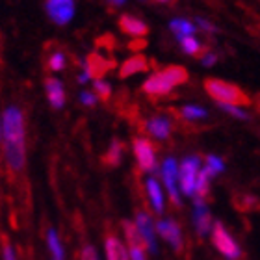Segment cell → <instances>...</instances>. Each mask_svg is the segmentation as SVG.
Segmentation results:
<instances>
[{
  "label": "cell",
  "mask_w": 260,
  "mask_h": 260,
  "mask_svg": "<svg viewBox=\"0 0 260 260\" xmlns=\"http://www.w3.org/2000/svg\"><path fill=\"white\" fill-rule=\"evenodd\" d=\"M2 132H4V154L6 162L13 173L24 168V119L21 110L10 106L2 115Z\"/></svg>",
  "instance_id": "6da1fadb"
},
{
  "label": "cell",
  "mask_w": 260,
  "mask_h": 260,
  "mask_svg": "<svg viewBox=\"0 0 260 260\" xmlns=\"http://www.w3.org/2000/svg\"><path fill=\"white\" fill-rule=\"evenodd\" d=\"M186 80H188V71L184 67H180V65H169L166 69L156 71L152 76H149L141 89L149 97H164L173 87L184 84Z\"/></svg>",
  "instance_id": "7a4b0ae2"
},
{
  "label": "cell",
  "mask_w": 260,
  "mask_h": 260,
  "mask_svg": "<svg viewBox=\"0 0 260 260\" xmlns=\"http://www.w3.org/2000/svg\"><path fill=\"white\" fill-rule=\"evenodd\" d=\"M205 89L208 91L217 104H233V106H249L251 99L245 95L244 89H240L236 84H229L219 78H206Z\"/></svg>",
  "instance_id": "3957f363"
},
{
  "label": "cell",
  "mask_w": 260,
  "mask_h": 260,
  "mask_svg": "<svg viewBox=\"0 0 260 260\" xmlns=\"http://www.w3.org/2000/svg\"><path fill=\"white\" fill-rule=\"evenodd\" d=\"M197 177H199V158L188 156L182 160L179 169V180L182 193L191 197L195 193V184H197Z\"/></svg>",
  "instance_id": "277c9868"
},
{
  "label": "cell",
  "mask_w": 260,
  "mask_h": 260,
  "mask_svg": "<svg viewBox=\"0 0 260 260\" xmlns=\"http://www.w3.org/2000/svg\"><path fill=\"white\" fill-rule=\"evenodd\" d=\"M212 240H214V245L221 251L223 255L231 260H238L242 256V249L238 247V244L233 240V236L225 231L221 221L214 223V233H212Z\"/></svg>",
  "instance_id": "5b68a950"
},
{
  "label": "cell",
  "mask_w": 260,
  "mask_h": 260,
  "mask_svg": "<svg viewBox=\"0 0 260 260\" xmlns=\"http://www.w3.org/2000/svg\"><path fill=\"white\" fill-rule=\"evenodd\" d=\"M179 166L175 158H166L162 164V179L164 184L169 191V199L177 208H180V199H179V190H177V179H179Z\"/></svg>",
  "instance_id": "8992f818"
},
{
  "label": "cell",
  "mask_w": 260,
  "mask_h": 260,
  "mask_svg": "<svg viewBox=\"0 0 260 260\" xmlns=\"http://www.w3.org/2000/svg\"><path fill=\"white\" fill-rule=\"evenodd\" d=\"M154 145L145 138H136L134 140V154L143 171H152L156 166V154H154Z\"/></svg>",
  "instance_id": "52a82bcc"
},
{
  "label": "cell",
  "mask_w": 260,
  "mask_h": 260,
  "mask_svg": "<svg viewBox=\"0 0 260 260\" xmlns=\"http://www.w3.org/2000/svg\"><path fill=\"white\" fill-rule=\"evenodd\" d=\"M45 8H47V13L56 24H67L73 13H75V4L71 0H49L45 4Z\"/></svg>",
  "instance_id": "ba28073f"
},
{
  "label": "cell",
  "mask_w": 260,
  "mask_h": 260,
  "mask_svg": "<svg viewBox=\"0 0 260 260\" xmlns=\"http://www.w3.org/2000/svg\"><path fill=\"white\" fill-rule=\"evenodd\" d=\"M156 231L166 242L173 245L177 253L182 251V233H180V225L175 219H166V221L156 223Z\"/></svg>",
  "instance_id": "9c48e42d"
},
{
  "label": "cell",
  "mask_w": 260,
  "mask_h": 260,
  "mask_svg": "<svg viewBox=\"0 0 260 260\" xmlns=\"http://www.w3.org/2000/svg\"><path fill=\"white\" fill-rule=\"evenodd\" d=\"M114 61L106 60L99 52H93V54L87 56L86 60V73L95 80H103V76L108 73L110 69H114Z\"/></svg>",
  "instance_id": "30bf717a"
},
{
  "label": "cell",
  "mask_w": 260,
  "mask_h": 260,
  "mask_svg": "<svg viewBox=\"0 0 260 260\" xmlns=\"http://www.w3.org/2000/svg\"><path fill=\"white\" fill-rule=\"evenodd\" d=\"M119 28L123 30L125 34H128V36H132V38H138V39H143L149 34V26H147L145 22L140 21L138 17L134 15H128V13H125V15L119 17Z\"/></svg>",
  "instance_id": "8fae6325"
},
{
  "label": "cell",
  "mask_w": 260,
  "mask_h": 260,
  "mask_svg": "<svg viewBox=\"0 0 260 260\" xmlns=\"http://www.w3.org/2000/svg\"><path fill=\"white\" fill-rule=\"evenodd\" d=\"M136 227L140 231V234L143 236L145 240L147 247L151 253H156V240H154V227H152V221L149 214L145 212H138V216H136Z\"/></svg>",
  "instance_id": "7c38bea8"
},
{
  "label": "cell",
  "mask_w": 260,
  "mask_h": 260,
  "mask_svg": "<svg viewBox=\"0 0 260 260\" xmlns=\"http://www.w3.org/2000/svg\"><path fill=\"white\" fill-rule=\"evenodd\" d=\"M193 223H195V229H197V233L199 236H205L212 227V216L208 208L205 206V201L203 199H195V214H193Z\"/></svg>",
  "instance_id": "4fadbf2b"
},
{
  "label": "cell",
  "mask_w": 260,
  "mask_h": 260,
  "mask_svg": "<svg viewBox=\"0 0 260 260\" xmlns=\"http://www.w3.org/2000/svg\"><path fill=\"white\" fill-rule=\"evenodd\" d=\"M147 130H149L156 140H168L169 134H171V130H173V123H171V119L166 117V115H156V117L149 119Z\"/></svg>",
  "instance_id": "5bb4252c"
},
{
  "label": "cell",
  "mask_w": 260,
  "mask_h": 260,
  "mask_svg": "<svg viewBox=\"0 0 260 260\" xmlns=\"http://www.w3.org/2000/svg\"><path fill=\"white\" fill-rule=\"evenodd\" d=\"M151 67L149 65V60H147L143 54H136L132 56V58H128V60H125V63L121 65L119 69V76L121 78H126V76H132L136 75V73H143V71H147Z\"/></svg>",
  "instance_id": "9a60e30c"
},
{
  "label": "cell",
  "mask_w": 260,
  "mask_h": 260,
  "mask_svg": "<svg viewBox=\"0 0 260 260\" xmlns=\"http://www.w3.org/2000/svg\"><path fill=\"white\" fill-rule=\"evenodd\" d=\"M45 91H47V97H49L50 104H52L56 110L61 108L65 104V91H63V86L60 84V80L47 78V80H45Z\"/></svg>",
  "instance_id": "2e32d148"
},
{
  "label": "cell",
  "mask_w": 260,
  "mask_h": 260,
  "mask_svg": "<svg viewBox=\"0 0 260 260\" xmlns=\"http://www.w3.org/2000/svg\"><path fill=\"white\" fill-rule=\"evenodd\" d=\"M106 258L108 260H128L125 245L121 244V240L114 234L106 236Z\"/></svg>",
  "instance_id": "e0dca14e"
},
{
  "label": "cell",
  "mask_w": 260,
  "mask_h": 260,
  "mask_svg": "<svg viewBox=\"0 0 260 260\" xmlns=\"http://www.w3.org/2000/svg\"><path fill=\"white\" fill-rule=\"evenodd\" d=\"M123 231H125L128 247H140V249H145V251L149 249L147 244H145V240H143V236H141L140 231H138V227H136V223L125 219V221H123Z\"/></svg>",
  "instance_id": "ac0fdd59"
},
{
  "label": "cell",
  "mask_w": 260,
  "mask_h": 260,
  "mask_svg": "<svg viewBox=\"0 0 260 260\" xmlns=\"http://www.w3.org/2000/svg\"><path fill=\"white\" fill-rule=\"evenodd\" d=\"M147 191H149V197H151V205L152 208L156 210V214H162L164 212V195L160 190V184H158L154 179L147 180Z\"/></svg>",
  "instance_id": "d6986e66"
},
{
  "label": "cell",
  "mask_w": 260,
  "mask_h": 260,
  "mask_svg": "<svg viewBox=\"0 0 260 260\" xmlns=\"http://www.w3.org/2000/svg\"><path fill=\"white\" fill-rule=\"evenodd\" d=\"M123 151H125V145H123L119 140H114L112 143H110V149L106 151V154H104L103 162L106 164V166H110V168L119 166L121 156H123Z\"/></svg>",
  "instance_id": "ffe728a7"
},
{
  "label": "cell",
  "mask_w": 260,
  "mask_h": 260,
  "mask_svg": "<svg viewBox=\"0 0 260 260\" xmlns=\"http://www.w3.org/2000/svg\"><path fill=\"white\" fill-rule=\"evenodd\" d=\"M212 171L208 168L201 169L199 171V177H197V184H195V193H197V199H205L208 191H210V177H212Z\"/></svg>",
  "instance_id": "44dd1931"
},
{
  "label": "cell",
  "mask_w": 260,
  "mask_h": 260,
  "mask_svg": "<svg viewBox=\"0 0 260 260\" xmlns=\"http://www.w3.org/2000/svg\"><path fill=\"white\" fill-rule=\"evenodd\" d=\"M169 26H171V32L179 39L188 38V36H191V34L195 32V26L190 21H186V19H173Z\"/></svg>",
  "instance_id": "7402d4cb"
},
{
  "label": "cell",
  "mask_w": 260,
  "mask_h": 260,
  "mask_svg": "<svg viewBox=\"0 0 260 260\" xmlns=\"http://www.w3.org/2000/svg\"><path fill=\"white\" fill-rule=\"evenodd\" d=\"M47 242H49V249L52 251V256H54V260H63V249H61L60 238H58L56 231H52V229H50L49 233H47Z\"/></svg>",
  "instance_id": "603a6c76"
},
{
  "label": "cell",
  "mask_w": 260,
  "mask_h": 260,
  "mask_svg": "<svg viewBox=\"0 0 260 260\" xmlns=\"http://www.w3.org/2000/svg\"><path fill=\"white\" fill-rule=\"evenodd\" d=\"M180 45H182V49H184V52H188V54H191V56H201V58H203V50H201V43L193 38V36L182 38V39H180Z\"/></svg>",
  "instance_id": "cb8c5ba5"
},
{
  "label": "cell",
  "mask_w": 260,
  "mask_h": 260,
  "mask_svg": "<svg viewBox=\"0 0 260 260\" xmlns=\"http://www.w3.org/2000/svg\"><path fill=\"white\" fill-rule=\"evenodd\" d=\"M180 117L188 121L203 119V117H206V110L199 108V106H184L180 110Z\"/></svg>",
  "instance_id": "d4e9b609"
},
{
  "label": "cell",
  "mask_w": 260,
  "mask_h": 260,
  "mask_svg": "<svg viewBox=\"0 0 260 260\" xmlns=\"http://www.w3.org/2000/svg\"><path fill=\"white\" fill-rule=\"evenodd\" d=\"M93 89H95V93H97L99 99H103L104 103L110 99V95H112V87H110L108 82L104 80H95L93 82Z\"/></svg>",
  "instance_id": "484cf974"
},
{
  "label": "cell",
  "mask_w": 260,
  "mask_h": 260,
  "mask_svg": "<svg viewBox=\"0 0 260 260\" xmlns=\"http://www.w3.org/2000/svg\"><path fill=\"white\" fill-rule=\"evenodd\" d=\"M206 168L210 169L212 173H221L223 169H225V164H223L221 158L216 156V154H208V156H206Z\"/></svg>",
  "instance_id": "4316f807"
},
{
  "label": "cell",
  "mask_w": 260,
  "mask_h": 260,
  "mask_svg": "<svg viewBox=\"0 0 260 260\" xmlns=\"http://www.w3.org/2000/svg\"><path fill=\"white\" fill-rule=\"evenodd\" d=\"M47 65H49V69L52 71H61L65 67V56L63 52H54V54H50V58L47 60Z\"/></svg>",
  "instance_id": "83f0119b"
},
{
  "label": "cell",
  "mask_w": 260,
  "mask_h": 260,
  "mask_svg": "<svg viewBox=\"0 0 260 260\" xmlns=\"http://www.w3.org/2000/svg\"><path fill=\"white\" fill-rule=\"evenodd\" d=\"M217 106H219L223 112H227V114H231L233 117H236V119H249V115L245 114L244 110H240L238 106H233V104H217Z\"/></svg>",
  "instance_id": "f1b7e54d"
},
{
  "label": "cell",
  "mask_w": 260,
  "mask_h": 260,
  "mask_svg": "<svg viewBox=\"0 0 260 260\" xmlns=\"http://www.w3.org/2000/svg\"><path fill=\"white\" fill-rule=\"evenodd\" d=\"M2 253H4V260H15V253H13L10 240L6 236H2Z\"/></svg>",
  "instance_id": "f546056e"
},
{
  "label": "cell",
  "mask_w": 260,
  "mask_h": 260,
  "mask_svg": "<svg viewBox=\"0 0 260 260\" xmlns=\"http://www.w3.org/2000/svg\"><path fill=\"white\" fill-rule=\"evenodd\" d=\"M80 101H82V104H86V106H93V104L97 103V97H95L91 91H84V93H80Z\"/></svg>",
  "instance_id": "4dcf8cb0"
},
{
  "label": "cell",
  "mask_w": 260,
  "mask_h": 260,
  "mask_svg": "<svg viewBox=\"0 0 260 260\" xmlns=\"http://www.w3.org/2000/svg\"><path fill=\"white\" fill-rule=\"evenodd\" d=\"M82 260H99L97 251L93 249L91 245H86L84 251H82Z\"/></svg>",
  "instance_id": "1f68e13d"
},
{
  "label": "cell",
  "mask_w": 260,
  "mask_h": 260,
  "mask_svg": "<svg viewBox=\"0 0 260 260\" xmlns=\"http://www.w3.org/2000/svg\"><path fill=\"white\" fill-rule=\"evenodd\" d=\"M130 258L132 260H147L145 258V249H140V247H130Z\"/></svg>",
  "instance_id": "d6a6232c"
},
{
  "label": "cell",
  "mask_w": 260,
  "mask_h": 260,
  "mask_svg": "<svg viewBox=\"0 0 260 260\" xmlns=\"http://www.w3.org/2000/svg\"><path fill=\"white\" fill-rule=\"evenodd\" d=\"M201 61H203V65H206V67H210V65L216 63V56L212 54V52H208V54H203Z\"/></svg>",
  "instance_id": "836d02e7"
},
{
  "label": "cell",
  "mask_w": 260,
  "mask_h": 260,
  "mask_svg": "<svg viewBox=\"0 0 260 260\" xmlns=\"http://www.w3.org/2000/svg\"><path fill=\"white\" fill-rule=\"evenodd\" d=\"M197 21H199V26L203 28V30H206V32H216V26L210 24L208 21H205V19H197Z\"/></svg>",
  "instance_id": "e575fe53"
},
{
  "label": "cell",
  "mask_w": 260,
  "mask_h": 260,
  "mask_svg": "<svg viewBox=\"0 0 260 260\" xmlns=\"http://www.w3.org/2000/svg\"><path fill=\"white\" fill-rule=\"evenodd\" d=\"M147 45L145 39H140V41H134V43H130V49H143Z\"/></svg>",
  "instance_id": "d590c367"
},
{
  "label": "cell",
  "mask_w": 260,
  "mask_h": 260,
  "mask_svg": "<svg viewBox=\"0 0 260 260\" xmlns=\"http://www.w3.org/2000/svg\"><path fill=\"white\" fill-rule=\"evenodd\" d=\"M258 110H260V99H258Z\"/></svg>",
  "instance_id": "8d00e7d4"
}]
</instances>
